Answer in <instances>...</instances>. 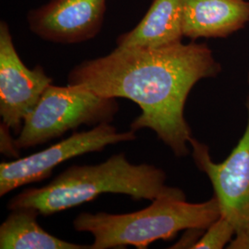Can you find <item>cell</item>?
Masks as SVG:
<instances>
[{
	"mask_svg": "<svg viewBox=\"0 0 249 249\" xmlns=\"http://www.w3.org/2000/svg\"><path fill=\"white\" fill-rule=\"evenodd\" d=\"M221 71L206 44L181 42L153 48L116 46L73 68L68 81L99 96L133 101L142 114L130 124L131 130L151 129L177 157H186L192 138L184 116L187 97L199 80Z\"/></svg>",
	"mask_w": 249,
	"mask_h": 249,
	"instance_id": "6da1fadb",
	"label": "cell"
},
{
	"mask_svg": "<svg viewBox=\"0 0 249 249\" xmlns=\"http://www.w3.org/2000/svg\"><path fill=\"white\" fill-rule=\"evenodd\" d=\"M166 174L152 164H134L124 153L93 165H72L43 187H30L9 200L8 208H33L49 216L93 200L103 194H124L135 200L172 196L184 191L165 184Z\"/></svg>",
	"mask_w": 249,
	"mask_h": 249,
	"instance_id": "7a4b0ae2",
	"label": "cell"
},
{
	"mask_svg": "<svg viewBox=\"0 0 249 249\" xmlns=\"http://www.w3.org/2000/svg\"><path fill=\"white\" fill-rule=\"evenodd\" d=\"M216 196L200 203H190L177 196H164L150 206L131 213L79 214L73 222L77 231L93 235L90 249L134 246L147 249L157 240H171L179 231L191 228L206 230L221 216Z\"/></svg>",
	"mask_w": 249,
	"mask_h": 249,
	"instance_id": "3957f363",
	"label": "cell"
},
{
	"mask_svg": "<svg viewBox=\"0 0 249 249\" xmlns=\"http://www.w3.org/2000/svg\"><path fill=\"white\" fill-rule=\"evenodd\" d=\"M118 110L116 98L99 96L70 84H50L24 118L15 145L18 150L28 149L59 138L81 124L95 126L111 123Z\"/></svg>",
	"mask_w": 249,
	"mask_h": 249,
	"instance_id": "277c9868",
	"label": "cell"
},
{
	"mask_svg": "<svg viewBox=\"0 0 249 249\" xmlns=\"http://www.w3.org/2000/svg\"><path fill=\"white\" fill-rule=\"evenodd\" d=\"M135 131L118 132L116 126L103 123L88 131L74 133L49 148L24 158L0 163V196L32 183L48 178L66 160L82 154L103 151L108 145L132 142Z\"/></svg>",
	"mask_w": 249,
	"mask_h": 249,
	"instance_id": "5b68a950",
	"label": "cell"
},
{
	"mask_svg": "<svg viewBox=\"0 0 249 249\" xmlns=\"http://www.w3.org/2000/svg\"><path fill=\"white\" fill-rule=\"evenodd\" d=\"M248 124L243 137L223 162H214L209 147L193 137L189 144L197 168L210 178L221 213L231 222L236 232L249 225V97Z\"/></svg>",
	"mask_w": 249,
	"mask_h": 249,
	"instance_id": "8992f818",
	"label": "cell"
},
{
	"mask_svg": "<svg viewBox=\"0 0 249 249\" xmlns=\"http://www.w3.org/2000/svg\"><path fill=\"white\" fill-rule=\"evenodd\" d=\"M52 84L42 66L27 68L18 55L6 21L0 23V116L1 123L18 135L24 118Z\"/></svg>",
	"mask_w": 249,
	"mask_h": 249,
	"instance_id": "52a82bcc",
	"label": "cell"
},
{
	"mask_svg": "<svg viewBox=\"0 0 249 249\" xmlns=\"http://www.w3.org/2000/svg\"><path fill=\"white\" fill-rule=\"evenodd\" d=\"M106 9L107 0H49L31 10L27 21L31 31L43 40L79 44L98 35Z\"/></svg>",
	"mask_w": 249,
	"mask_h": 249,
	"instance_id": "ba28073f",
	"label": "cell"
},
{
	"mask_svg": "<svg viewBox=\"0 0 249 249\" xmlns=\"http://www.w3.org/2000/svg\"><path fill=\"white\" fill-rule=\"evenodd\" d=\"M249 23V0H186L184 36L226 38Z\"/></svg>",
	"mask_w": 249,
	"mask_h": 249,
	"instance_id": "9c48e42d",
	"label": "cell"
},
{
	"mask_svg": "<svg viewBox=\"0 0 249 249\" xmlns=\"http://www.w3.org/2000/svg\"><path fill=\"white\" fill-rule=\"evenodd\" d=\"M186 0H153L139 24L116 39L117 47H161L181 43Z\"/></svg>",
	"mask_w": 249,
	"mask_h": 249,
	"instance_id": "30bf717a",
	"label": "cell"
},
{
	"mask_svg": "<svg viewBox=\"0 0 249 249\" xmlns=\"http://www.w3.org/2000/svg\"><path fill=\"white\" fill-rule=\"evenodd\" d=\"M40 215L33 208L11 210L0 226L1 249H90V246L70 243L55 237L37 223Z\"/></svg>",
	"mask_w": 249,
	"mask_h": 249,
	"instance_id": "8fae6325",
	"label": "cell"
},
{
	"mask_svg": "<svg viewBox=\"0 0 249 249\" xmlns=\"http://www.w3.org/2000/svg\"><path fill=\"white\" fill-rule=\"evenodd\" d=\"M236 233L234 225L223 215L206 230L193 249H222L230 244Z\"/></svg>",
	"mask_w": 249,
	"mask_h": 249,
	"instance_id": "7c38bea8",
	"label": "cell"
},
{
	"mask_svg": "<svg viewBox=\"0 0 249 249\" xmlns=\"http://www.w3.org/2000/svg\"><path fill=\"white\" fill-rule=\"evenodd\" d=\"M11 129L6 124L1 123L0 126V150L7 157L16 158L18 156V148L15 145V139L11 138Z\"/></svg>",
	"mask_w": 249,
	"mask_h": 249,
	"instance_id": "4fadbf2b",
	"label": "cell"
},
{
	"mask_svg": "<svg viewBox=\"0 0 249 249\" xmlns=\"http://www.w3.org/2000/svg\"><path fill=\"white\" fill-rule=\"evenodd\" d=\"M204 231V229H197V228H191V229L185 230V233L183 234L181 239L170 249H193V247L200 239Z\"/></svg>",
	"mask_w": 249,
	"mask_h": 249,
	"instance_id": "5bb4252c",
	"label": "cell"
},
{
	"mask_svg": "<svg viewBox=\"0 0 249 249\" xmlns=\"http://www.w3.org/2000/svg\"><path fill=\"white\" fill-rule=\"evenodd\" d=\"M227 249H249V225L235 233Z\"/></svg>",
	"mask_w": 249,
	"mask_h": 249,
	"instance_id": "9a60e30c",
	"label": "cell"
},
{
	"mask_svg": "<svg viewBox=\"0 0 249 249\" xmlns=\"http://www.w3.org/2000/svg\"></svg>",
	"mask_w": 249,
	"mask_h": 249,
	"instance_id": "2e32d148",
	"label": "cell"
}]
</instances>
